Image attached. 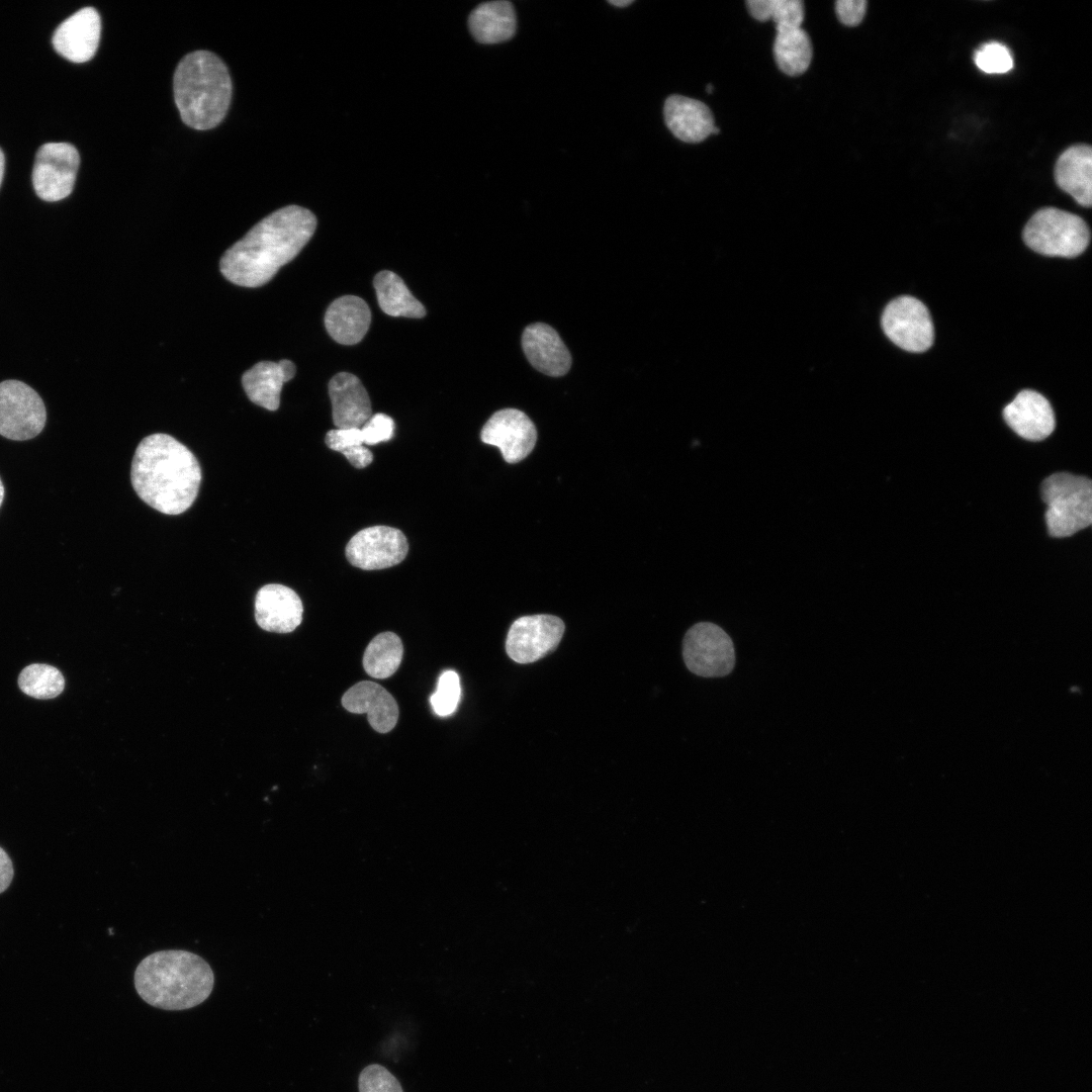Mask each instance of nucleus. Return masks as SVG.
<instances>
[{
    "instance_id": "1",
    "label": "nucleus",
    "mask_w": 1092,
    "mask_h": 1092,
    "mask_svg": "<svg viewBox=\"0 0 1092 1092\" xmlns=\"http://www.w3.org/2000/svg\"><path fill=\"white\" fill-rule=\"evenodd\" d=\"M315 228V216L304 207L288 205L277 209L224 252L220 272L239 286H262L298 255Z\"/></svg>"
},
{
    "instance_id": "2",
    "label": "nucleus",
    "mask_w": 1092,
    "mask_h": 1092,
    "mask_svg": "<svg viewBox=\"0 0 1092 1092\" xmlns=\"http://www.w3.org/2000/svg\"><path fill=\"white\" fill-rule=\"evenodd\" d=\"M139 497L165 515H180L197 497L202 474L194 454L174 437L153 434L138 445L130 469Z\"/></svg>"
},
{
    "instance_id": "3",
    "label": "nucleus",
    "mask_w": 1092,
    "mask_h": 1092,
    "mask_svg": "<svg viewBox=\"0 0 1092 1092\" xmlns=\"http://www.w3.org/2000/svg\"><path fill=\"white\" fill-rule=\"evenodd\" d=\"M134 987L149 1005L185 1010L204 1002L214 985L213 972L198 954L167 949L146 957L134 971Z\"/></svg>"
},
{
    "instance_id": "4",
    "label": "nucleus",
    "mask_w": 1092,
    "mask_h": 1092,
    "mask_svg": "<svg viewBox=\"0 0 1092 1092\" xmlns=\"http://www.w3.org/2000/svg\"><path fill=\"white\" fill-rule=\"evenodd\" d=\"M174 99L183 122L198 130L215 127L232 99V80L225 64L208 51H195L177 65Z\"/></svg>"
},
{
    "instance_id": "5",
    "label": "nucleus",
    "mask_w": 1092,
    "mask_h": 1092,
    "mask_svg": "<svg viewBox=\"0 0 1092 1092\" xmlns=\"http://www.w3.org/2000/svg\"><path fill=\"white\" fill-rule=\"evenodd\" d=\"M1046 505L1045 524L1050 536L1070 537L1092 523V482L1068 472L1046 477L1041 484Z\"/></svg>"
},
{
    "instance_id": "6",
    "label": "nucleus",
    "mask_w": 1092,
    "mask_h": 1092,
    "mask_svg": "<svg viewBox=\"0 0 1092 1092\" xmlns=\"http://www.w3.org/2000/svg\"><path fill=\"white\" fill-rule=\"evenodd\" d=\"M1024 243L1045 256L1073 258L1082 254L1090 241V231L1080 216L1055 207L1037 210L1027 221Z\"/></svg>"
},
{
    "instance_id": "7",
    "label": "nucleus",
    "mask_w": 1092,
    "mask_h": 1092,
    "mask_svg": "<svg viewBox=\"0 0 1092 1092\" xmlns=\"http://www.w3.org/2000/svg\"><path fill=\"white\" fill-rule=\"evenodd\" d=\"M682 657L688 669L699 676H725L735 665L734 644L720 626L700 622L684 637Z\"/></svg>"
},
{
    "instance_id": "8",
    "label": "nucleus",
    "mask_w": 1092,
    "mask_h": 1092,
    "mask_svg": "<svg viewBox=\"0 0 1092 1092\" xmlns=\"http://www.w3.org/2000/svg\"><path fill=\"white\" fill-rule=\"evenodd\" d=\"M47 411L38 393L18 380L0 383V435L16 441L36 437L43 429Z\"/></svg>"
},
{
    "instance_id": "9",
    "label": "nucleus",
    "mask_w": 1092,
    "mask_h": 1092,
    "mask_svg": "<svg viewBox=\"0 0 1092 1092\" xmlns=\"http://www.w3.org/2000/svg\"><path fill=\"white\" fill-rule=\"evenodd\" d=\"M80 164L77 149L68 143L42 145L35 156L32 184L44 201H59L72 192Z\"/></svg>"
},
{
    "instance_id": "10",
    "label": "nucleus",
    "mask_w": 1092,
    "mask_h": 1092,
    "mask_svg": "<svg viewBox=\"0 0 1092 1092\" xmlns=\"http://www.w3.org/2000/svg\"><path fill=\"white\" fill-rule=\"evenodd\" d=\"M882 327L895 345L908 352H924L933 343L930 314L926 306L912 296H900L888 303L882 315Z\"/></svg>"
},
{
    "instance_id": "11",
    "label": "nucleus",
    "mask_w": 1092,
    "mask_h": 1092,
    "mask_svg": "<svg viewBox=\"0 0 1092 1092\" xmlns=\"http://www.w3.org/2000/svg\"><path fill=\"white\" fill-rule=\"evenodd\" d=\"M408 543L404 534L389 526H372L357 532L346 546V557L355 567L379 570L400 563Z\"/></svg>"
},
{
    "instance_id": "12",
    "label": "nucleus",
    "mask_w": 1092,
    "mask_h": 1092,
    "mask_svg": "<svg viewBox=\"0 0 1092 1092\" xmlns=\"http://www.w3.org/2000/svg\"><path fill=\"white\" fill-rule=\"evenodd\" d=\"M563 633L564 623L556 616L520 617L509 629L506 651L518 663L535 662L556 648Z\"/></svg>"
},
{
    "instance_id": "13",
    "label": "nucleus",
    "mask_w": 1092,
    "mask_h": 1092,
    "mask_svg": "<svg viewBox=\"0 0 1092 1092\" xmlns=\"http://www.w3.org/2000/svg\"><path fill=\"white\" fill-rule=\"evenodd\" d=\"M483 443L497 447L508 463H517L534 449L537 431L530 418L517 408L495 412L480 432Z\"/></svg>"
},
{
    "instance_id": "14",
    "label": "nucleus",
    "mask_w": 1092,
    "mask_h": 1092,
    "mask_svg": "<svg viewBox=\"0 0 1092 1092\" xmlns=\"http://www.w3.org/2000/svg\"><path fill=\"white\" fill-rule=\"evenodd\" d=\"M101 20L92 7H85L63 21L55 30L53 46L58 54L74 63L91 60L98 48Z\"/></svg>"
},
{
    "instance_id": "15",
    "label": "nucleus",
    "mask_w": 1092,
    "mask_h": 1092,
    "mask_svg": "<svg viewBox=\"0 0 1092 1092\" xmlns=\"http://www.w3.org/2000/svg\"><path fill=\"white\" fill-rule=\"evenodd\" d=\"M302 613L299 596L286 585L266 584L256 595L255 619L265 631L290 633L300 625Z\"/></svg>"
},
{
    "instance_id": "16",
    "label": "nucleus",
    "mask_w": 1092,
    "mask_h": 1092,
    "mask_svg": "<svg viewBox=\"0 0 1092 1092\" xmlns=\"http://www.w3.org/2000/svg\"><path fill=\"white\" fill-rule=\"evenodd\" d=\"M1007 425L1021 438L1038 442L1049 437L1056 426L1050 401L1033 390H1022L1003 410Z\"/></svg>"
},
{
    "instance_id": "17",
    "label": "nucleus",
    "mask_w": 1092,
    "mask_h": 1092,
    "mask_svg": "<svg viewBox=\"0 0 1092 1092\" xmlns=\"http://www.w3.org/2000/svg\"><path fill=\"white\" fill-rule=\"evenodd\" d=\"M522 348L531 365L548 376H562L570 369L571 355L567 347L547 324L535 323L526 327Z\"/></svg>"
},
{
    "instance_id": "18",
    "label": "nucleus",
    "mask_w": 1092,
    "mask_h": 1092,
    "mask_svg": "<svg viewBox=\"0 0 1092 1092\" xmlns=\"http://www.w3.org/2000/svg\"><path fill=\"white\" fill-rule=\"evenodd\" d=\"M332 417L337 429L361 428L372 416L367 390L349 372L336 374L329 382Z\"/></svg>"
},
{
    "instance_id": "19",
    "label": "nucleus",
    "mask_w": 1092,
    "mask_h": 1092,
    "mask_svg": "<svg viewBox=\"0 0 1092 1092\" xmlns=\"http://www.w3.org/2000/svg\"><path fill=\"white\" fill-rule=\"evenodd\" d=\"M341 702L350 713H366L370 726L379 733L391 731L397 723L396 701L383 687L374 681L357 682L343 695Z\"/></svg>"
},
{
    "instance_id": "20",
    "label": "nucleus",
    "mask_w": 1092,
    "mask_h": 1092,
    "mask_svg": "<svg viewBox=\"0 0 1092 1092\" xmlns=\"http://www.w3.org/2000/svg\"><path fill=\"white\" fill-rule=\"evenodd\" d=\"M664 120L675 138L685 143H700L712 134L714 117L703 102L682 95L667 97Z\"/></svg>"
},
{
    "instance_id": "21",
    "label": "nucleus",
    "mask_w": 1092,
    "mask_h": 1092,
    "mask_svg": "<svg viewBox=\"0 0 1092 1092\" xmlns=\"http://www.w3.org/2000/svg\"><path fill=\"white\" fill-rule=\"evenodd\" d=\"M295 372L296 367L290 360L261 361L243 374L242 384L252 402L268 411H276L283 384L292 379Z\"/></svg>"
},
{
    "instance_id": "22",
    "label": "nucleus",
    "mask_w": 1092,
    "mask_h": 1092,
    "mask_svg": "<svg viewBox=\"0 0 1092 1092\" xmlns=\"http://www.w3.org/2000/svg\"><path fill=\"white\" fill-rule=\"evenodd\" d=\"M1057 185L1070 194L1080 205L1092 203V149L1088 145H1074L1065 150L1055 165Z\"/></svg>"
},
{
    "instance_id": "23",
    "label": "nucleus",
    "mask_w": 1092,
    "mask_h": 1092,
    "mask_svg": "<svg viewBox=\"0 0 1092 1092\" xmlns=\"http://www.w3.org/2000/svg\"><path fill=\"white\" fill-rule=\"evenodd\" d=\"M371 323L368 304L355 295L335 299L325 313V327L339 344L354 345L366 335Z\"/></svg>"
},
{
    "instance_id": "24",
    "label": "nucleus",
    "mask_w": 1092,
    "mask_h": 1092,
    "mask_svg": "<svg viewBox=\"0 0 1092 1092\" xmlns=\"http://www.w3.org/2000/svg\"><path fill=\"white\" fill-rule=\"evenodd\" d=\"M468 26L478 42L490 44L509 40L517 29L514 6L505 0L484 2L470 13Z\"/></svg>"
},
{
    "instance_id": "25",
    "label": "nucleus",
    "mask_w": 1092,
    "mask_h": 1092,
    "mask_svg": "<svg viewBox=\"0 0 1092 1092\" xmlns=\"http://www.w3.org/2000/svg\"><path fill=\"white\" fill-rule=\"evenodd\" d=\"M378 304L391 316L421 318L425 316L424 305L411 293L403 280L395 273L384 270L373 280Z\"/></svg>"
},
{
    "instance_id": "26",
    "label": "nucleus",
    "mask_w": 1092,
    "mask_h": 1092,
    "mask_svg": "<svg viewBox=\"0 0 1092 1092\" xmlns=\"http://www.w3.org/2000/svg\"><path fill=\"white\" fill-rule=\"evenodd\" d=\"M812 43L801 27L777 29L774 56L779 69L789 76H799L810 66Z\"/></svg>"
},
{
    "instance_id": "27",
    "label": "nucleus",
    "mask_w": 1092,
    "mask_h": 1092,
    "mask_svg": "<svg viewBox=\"0 0 1092 1092\" xmlns=\"http://www.w3.org/2000/svg\"><path fill=\"white\" fill-rule=\"evenodd\" d=\"M403 655L400 638L393 632L376 635L367 645L363 655L364 670L371 677L387 678L399 667Z\"/></svg>"
},
{
    "instance_id": "28",
    "label": "nucleus",
    "mask_w": 1092,
    "mask_h": 1092,
    "mask_svg": "<svg viewBox=\"0 0 1092 1092\" xmlns=\"http://www.w3.org/2000/svg\"><path fill=\"white\" fill-rule=\"evenodd\" d=\"M20 690L29 697L47 700L59 696L65 688L62 672L49 664L32 663L18 676Z\"/></svg>"
},
{
    "instance_id": "29",
    "label": "nucleus",
    "mask_w": 1092,
    "mask_h": 1092,
    "mask_svg": "<svg viewBox=\"0 0 1092 1092\" xmlns=\"http://www.w3.org/2000/svg\"><path fill=\"white\" fill-rule=\"evenodd\" d=\"M745 4L753 18L759 21L772 19L776 29L801 27L804 19L801 0H748Z\"/></svg>"
},
{
    "instance_id": "30",
    "label": "nucleus",
    "mask_w": 1092,
    "mask_h": 1092,
    "mask_svg": "<svg viewBox=\"0 0 1092 1092\" xmlns=\"http://www.w3.org/2000/svg\"><path fill=\"white\" fill-rule=\"evenodd\" d=\"M325 442L330 449L342 453L356 468H364L372 463L373 454L364 446L360 428L330 430Z\"/></svg>"
},
{
    "instance_id": "31",
    "label": "nucleus",
    "mask_w": 1092,
    "mask_h": 1092,
    "mask_svg": "<svg viewBox=\"0 0 1092 1092\" xmlns=\"http://www.w3.org/2000/svg\"><path fill=\"white\" fill-rule=\"evenodd\" d=\"M460 697L461 686L459 675L454 670H446L440 675L437 690L431 696L430 703L438 716L445 717L455 712Z\"/></svg>"
},
{
    "instance_id": "32",
    "label": "nucleus",
    "mask_w": 1092,
    "mask_h": 1092,
    "mask_svg": "<svg viewBox=\"0 0 1092 1092\" xmlns=\"http://www.w3.org/2000/svg\"><path fill=\"white\" fill-rule=\"evenodd\" d=\"M977 67L988 74H1003L1013 68V58L1006 46L990 41L980 47L974 54Z\"/></svg>"
},
{
    "instance_id": "33",
    "label": "nucleus",
    "mask_w": 1092,
    "mask_h": 1092,
    "mask_svg": "<svg viewBox=\"0 0 1092 1092\" xmlns=\"http://www.w3.org/2000/svg\"><path fill=\"white\" fill-rule=\"evenodd\" d=\"M359 1092H403L396 1078L384 1067L373 1064L359 1075Z\"/></svg>"
},
{
    "instance_id": "34",
    "label": "nucleus",
    "mask_w": 1092,
    "mask_h": 1092,
    "mask_svg": "<svg viewBox=\"0 0 1092 1092\" xmlns=\"http://www.w3.org/2000/svg\"><path fill=\"white\" fill-rule=\"evenodd\" d=\"M360 430L365 445H376L393 437L394 422L389 416L378 413L372 415Z\"/></svg>"
},
{
    "instance_id": "35",
    "label": "nucleus",
    "mask_w": 1092,
    "mask_h": 1092,
    "mask_svg": "<svg viewBox=\"0 0 1092 1092\" xmlns=\"http://www.w3.org/2000/svg\"><path fill=\"white\" fill-rule=\"evenodd\" d=\"M867 10L864 0H839L835 2V11L840 22L847 26L858 25Z\"/></svg>"
},
{
    "instance_id": "36",
    "label": "nucleus",
    "mask_w": 1092,
    "mask_h": 1092,
    "mask_svg": "<svg viewBox=\"0 0 1092 1092\" xmlns=\"http://www.w3.org/2000/svg\"><path fill=\"white\" fill-rule=\"evenodd\" d=\"M14 876L13 863L7 852L0 847V894L8 889Z\"/></svg>"
},
{
    "instance_id": "37",
    "label": "nucleus",
    "mask_w": 1092,
    "mask_h": 1092,
    "mask_svg": "<svg viewBox=\"0 0 1092 1092\" xmlns=\"http://www.w3.org/2000/svg\"><path fill=\"white\" fill-rule=\"evenodd\" d=\"M633 0H609V3L617 7H626L632 4Z\"/></svg>"
},
{
    "instance_id": "38",
    "label": "nucleus",
    "mask_w": 1092,
    "mask_h": 1092,
    "mask_svg": "<svg viewBox=\"0 0 1092 1092\" xmlns=\"http://www.w3.org/2000/svg\"><path fill=\"white\" fill-rule=\"evenodd\" d=\"M5 159L2 150L0 149V185L4 174Z\"/></svg>"
},
{
    "instance_id": "39",
    "label": "nucleus",
    "mask_w": 1092,
    "mask_h": 1092,
    "mask_svg": "<svg viewBox=\"0 0 1092 1092\" xmlns=\"http://www.w3.org/2000/svg\"><path fill=\"white\" fill-rule=\"evenodd\" d=\"M3 497H4V486H3L2 480L0 478V508H1V505H2V502H3Z\"/></svg>"
},
{
    "instance_id": "40",
    "label": "nucleus",
    "mask_w": 1092,
    "mask_h": 1092,
    "mask_svg": "<svg viewBox=\"0 0 1092 1092\" xmlns=\"http://www.w3.org/2000/svg\"><path fill=\"white\" fill-rule=\"evenodd\" d=\"M706 91H707V93H709V94L713 93V91H714V87H713V85H712V84H708V85L706 86Z\"/></svg>"
}]
</instances>
